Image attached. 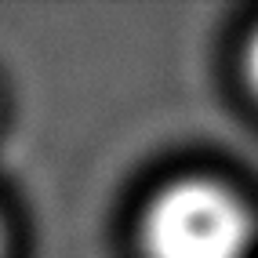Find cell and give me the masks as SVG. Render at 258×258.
I'll return each mask as SVG.
<instances>
[{"label": "cell", "instance_id": "7a4b0ae2", "mask_svg": "<svg viewBox=\"0 0 258 258\" xmlns=\"http://www.w3.org/2000/svg\"><path fill=\"white\" fill-rule=\"evenodd\" d=\"M244 73H247L251 91L258 95V29L247 37V47H244Z\"/></svg>", "mask_w": 258, "mask_h": 258}, {"label": "cell", "instance_id": "6da1fadb", "mask_svg": "<svg viewBox=\"0 0 258 258\" xmlns=\"http://www.w3.org/2000/svg\"><path fill=\"white\" fill-rule=\"evenodd\" d=\"M254 222L226 185L185 178L167 185L142 218L146 258H247Z\"/></svg>", "mask_w": 258, "mask_h": 258}, {"label": "cell", "instance_id": "3957f363", "mask_svg": "<svg viewBox=\"0 0 258 258\" xmlns=\"http://www.w3.org/2000/svg\"><path fill=\"white\" fill-rule=\"evenodd\" d=\"M0 254H4V229H0Z\"/></svg>", "mask_w": 258, "mask_h": 258}]
</instances>
